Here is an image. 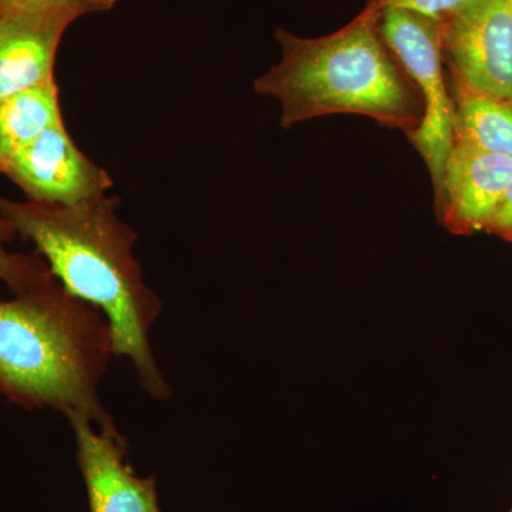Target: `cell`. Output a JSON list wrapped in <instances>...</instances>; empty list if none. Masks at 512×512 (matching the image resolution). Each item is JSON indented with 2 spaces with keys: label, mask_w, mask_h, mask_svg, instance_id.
<instances>
[{
  "label": "cell",
  "mask_w": 512,
  "mask_h": 512,
  "mask_svg": "<svg viewBox=\"0 0 512 512\" xmlns=\"http://www.w3.org/2000/svg\"><path fill=\"white\" fill-rule=\"evenodd\" d=\"M119 197L77 205L20 202L0 197V215L16 234L35 244L67 292L103 311L113 352L126 356L141 386L154 399L170 396V384L154 359L150 330L161 311L133 255L137 234L117 215Z\"/></svg>",
  "instance_id": "6da1fadb"
},
{
  "label": "cell",
  "mask_w": 512,
  "mask_h": 512,
  "mask_svg": "<svg viewBox=\"0 0 512 512\" xmlns=\"http://www.w3.org/2000/svg\"><path fill=\"white\" fill-rule=\"evenodd\" d=\"M113 355L106 316L55 276L0 299V393L12 402L113 426L97 394Z\"/></svg>",
  "instance_id": "7a4b0ae2"
},
{
  "label": "cell",
  "mask_w": 512,
  "mask_h": 512,
  "mask_svg": "<svg viewBox=\"0 0 512 512\" xmlns=\"http://www.w3.org/2000/svg\"><path fill=\"white\" fill-rule=\"evenodd\" d=\"M380 13L366 8L319 39L279 29L282 60L255 80V92L281 103L284 128L329 114H359L407 134L419 127L416 86L397 69L379 35Z\"/></svg>",
  "instance_id": "3957f363"
},
{
  "label": "cell",
  "mask_w": 512,
  "mask_h": 512,
  "mask_svg": "<svg viewBox=\"0 0 512 512\" xmlns=\"http://www.w3.org/2000/svg\"><path fill=\"white\" fill-rule=\"evenodd\" d=\"M380 33L423 94V117L409 138L429 167L437 198L454 143L456 120V107L444 83L440 23L406 10H383Z\"/></svg>",
  "instance_id": "277c9868"
},
{
  "label": "cell",
  "mask_w": 512,
  "mask_h": 512,
  "mask_svg": "<svg viewBox=\"0 0 512 512\" xmlns=\"http://www.w3.org/2000/svg\"><path fill=\"white\" fill-rule=\"evenodd\" d=\"M441 26L457 84L512 101V12L507 0H473Z\"/></svg>",
  "instance_id": "5b68a950"
},
{
  "label": "cell",
  "mask_w": 512,
  "mask_h": 512,
  "mask_svg": "<svg viewBox=\"0 0 512 512\" xmlns=\"http://www.w3.org/2000/svg\"><path fill=\"white\" fill-rule=\"evenodd\" d=\"M28 201L49 205H77L104 197L113 178L73 143L64 123L56 124L0 163Z\"/></svg>",
  "instance_id": "8992f818"
},
{
  "label": "cell",
  "mask_w": 512,
  "mask_h": 512,
  "mask_svg": "<svg viewBox=\"0 0 512 512\" xmlns=\"http://www.w3.org/2000/svg\"><path fill=\"white\" fill-rule=\"evenodd\" d=\"M77 444V460L89 494L90 512H161L153 478H141L124 460L116 426L94 429L84 414L67 416Z\"/></svg>",
  "instance_id": "52a82bcc"
},
{
  "label": "cell",
  "mask_w": 512,
  "mask_h": 512,
  "mask_svg": "<svg viewBox=\"0 0 512 512\" xmlns=\"http://www.w3.org/2000/svg\"><path fill=\"white\" fill-rule=\"evenodd\" d=\"M511 180L512 157L454 140L436 198L444 225L457 234L485 229Z\"/></svg>",
  "instance_id": "ba28073f"
},
{
  "label": "cell",
  "mask_w": 512,
  "mask_h": 512,
  "mask_svg": "<svg viewBox=\"0 0 512 512\" xmlns=\"http://www.w3.org/2000/svg\"><path fill=\"white\" fill-rule=\"evenodd\" d=\"M76 20L62 12L0 13V101L56 82L57 50Z\"/></svg>",
  "instance_id": "9c48e42d"
},
{
  "label": "cell",
  "mask_w": 512,
  "mask_h": 512,
  "mask_svg": "<svg viewBox=\"0 0 512 512\" xmlns=\"http://www.w3.org/2000/svg\"><path fill=\"white\" fill-rule=\"evenodd\" d=\"M62 121L56 82L0 101V163Z\"/></svg>",
  "instance_id": "30bf717a"
},
{
  "label": "cell",
  "mask_w": 512,
  "mask_h": 512,
  "mask_svg": "<svg viewBox=\"0 0 512 512\" xmlns=\"http://www.w3.org/2000/svg\"><path fill=\"white\" fill-rule=\"evenodd\" d=\"M454 140L485 153L512 157V101L471 92L457 84Z\"/></svg>",
  "instance_id": "8fae6325"
},
{
  "label": "cell",
  "mask_w": 512,
  "mask_h": 512,
  "mask_svg": "<svg viewBox=\"0 0 512 512\" xmlns=\"http://www.w3.org/2000/svg\"><path fill=\"white\" fill-rule=\"evenodd\" d=\"M15 228L0 215V281L13 293H22L53 278L45 259L35 254H16L6 245L16 237Z\"/></svg>",
  "instance_id": "7c38bea8"
},
{
  "label": "cell",
  "mask_w": 512,
  "mask_h": 512,
  "mask_svg": "<svg viewBox=\"0 0 512 512\" xmlns=\"http://www.w3.org/2000/svg\"><path fill=\"white\" fill-rule=\"evenodd\" d=\"M117 0H0L2 12H62L76 19L114 9Z\"/></svg>",
  "instance_id": "4fadbf2b"
},
{
  "label": "cell",
  "mask_w": 512,
  "mask_h": 512,
  "mask_svg": "<svg viewBox=\"0 0 512 512\" xmlns=\"http://www.w3.org/2000/svg\"><path fill=\"white\" fill-rule=\"evenodd\" d=\"M473 0H370L367 8L382 13L383 10H406L437 23L446 22L466 8Z\"/></svg>",
  "instance_id": "5bb4252c"
},
{
  "label": "cell",
  "mask_w": 512,
  "mask_h": 512,
  "mask_svg": "<svg viewBox=\"0 0 512 512\" xmlns=\"http://www.w3.org/2000/svg\"><path fill=\"white\" fill-rule=\"evenodd\" d=\"M485 229L512 241V180Z\"/></svg>",
  "instance_id": "9a60e30c"
},
{
  "label": "cell",
  "mask_w": 512,
  "mask_h": 512,
  "mask_svg": "<svg viewBox=\"0 0 512 512\" xmlns=\"http://www.w3.org/2000/svg\"><path fill=\"white\" fill-rule=\"evenodd\" d=\"M508 6H510L511 12H512V0H507Z\"/></svg>",
  "instance_id": "2e32d148"
},
{
  "label": "cell",
  "mask_w": 512,
  "mask_h": 512,
  "mask_svg": "<svg viewBox=\"0 0 512 512\" xmlns=\"http://www.w3.org/2000/svg\"><path fill=\"white\" fill-rule=\"evenodd\" d=\"M511 512H512V510H511Z\"/></svg>",
  "instance_id": "e0dca14e"
}]
</instances>
